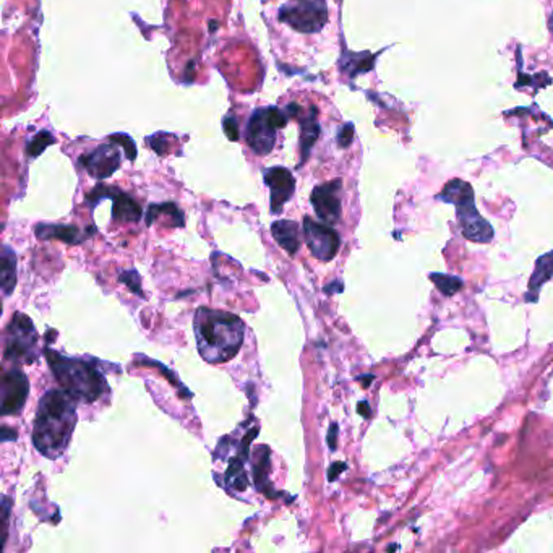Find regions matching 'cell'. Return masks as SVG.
Instances as JSON below:
<instances>
[{"mask_svg": "<svg viewBox=\"0 0 553 553\" xmlns=\"http://www.w3.org/2000/svg\"><path fill=\"white\" fill-rule=\"evenodd\" d=\"M375 59H377V56H370L368 52L362 54L347 52L341 59V70L346 71V73L352 78L355 77V75L364 73V71L372 70Z\"/></svg>", "mask_w": 553, "mask_h": 553, "instance_id": "19", "label": "cell"}, {"mask_svg": "<svg viewBox=\"0 0 553 553\" xmlns=\"http://www.w3.org/2000/svg\"><path fill=\"white\" fill-rule=\"evenodd\" d=\"M550 26H552V31H553V16H552V21H550Z\"/></svg>", "mask_w": 553, "mask_h": 553, "instance_id": "34", "label": "cell"}, {"mask_svg": "<svg viewBox=\"0 0 553 553\" xmlns=\"http://www.w3.org/2000/svg\"><path fill=\"white\" fill-rule=\"evenodd\" d=\"M265 184L270 187L271 213L279 214L296 190V178L285 167H270L265 172Z\"/></svg>", "mask_w": 553, "mask_h": 553, "instance_id": "13", "label": "cell"}, {"mask_svg": "<svg viewBox=\"0 0 553 553\" xmlns=\"http://www.w3.org/2000/svg\"><path fill=\"white\" fill-rule=\"evenodd\" d=\"M341 189L342 182L336 178V180L315 187L311 191L310 202L314 204L316 216L325 224L333 226L341 220Z\"/></svg>", "mask_w": 553, "mask_h": 553, "instance_id": "9", "label": "cell"}, {"mask_svg": "<svg viewBox=\"0 0 553 553\" xmlns=\"http://www.w3.org/2000/svg\"><path fill=\"white\" fill-rule=\"evenodd\" d=\"M336 289H338V291H341V289H342V285L339 284V283H334L333 285H327V287H325V291H327V292H331V291H336Z\"/></svg>", "mask_w": 553, "mask_h": 553, "instance_id": "33", "label": "cell"}, {"mask_svg": "<svg viewBox=\"0 0 553 553\" xmlns=\"http://www.w3.org/2000/svg\"><path fill=\"white\" fill-rule=\"evenodd\" d=\"M52 143H56V138H54L49 132L43 130L28 143V146H26V153H28L31 158H36V156L43 154L44 150H46L47 146H51Z\"/></svg>", "mask_w": 553, "mask_h": 553, "instance_id": "24", "label": "cell"}, {"mask_svg": "<svg viewBox=\"0 0 553 553\" xmlns=\"http://www.w3.org/2000/svg\"><path fill=\"white\" fill-rule=\"evenodd\" d=\"M222 127H224V132L227 138H229L231 141H237L240 135H239V125H237V119L232 117V115H227L224 119V123H222Z\"/></svg>", "mask_w": 553, "mask_h": 553, "instance_id": "27", "label": "cell"}, {"mask_svg": "<svg viewBox=\"0 0 553 553\" xmlns=\"http://www.w3.org/2000/svg\"><path fill=\"white\" fill-rule=\"evenodd\" d=\"M553 276V250L552 252L545 253L535 261V270L532 276H530L529 281V291L528 296H526V301L528 302H535L537 301V294L542 289V285L550 281Z\"/></svg>", "mask_w": 553, "mask_h": 553, "instance_id": "16", "label": "cell"}, {"mask_svg": "<svg viewBox=\"0 0 553 553\" xmlns=\"http://www.w3.org/2000/svg\"><path fill=\"white\" fill-rule=\"evenodd\" d=\"M357 409H359V414L362 417H370V408H368L367 401H362V403H359V405H357Z\"/></svg>", "mask_w": 553, "mask_h": 553, "instance_id": "32", "label": "cell"}, {"mask_svg": "<svg viewBox=\"0 0 553 553\" xmlns=\"http://www.w3.org/2000/svg\"><path fill=\"white\" fill-rule=\"evenodd\" d=\"M167 214V216H171L174 222H176V227H184L185 221H184V213L178 209L176 204L174 203H163V204H151L148 208V211H146V224L151 226L154 222L156 217L159 216V214Z\"/></svg>", "mask_w": 553, "mask_h": 553, "instance_id": "22", "label": "cell"}, {"mask_svg": "<svg viewBox=\"0 0 553 553\" xmlns=\"http://www.w3.org/2000/svg\"><path fill=\"white\" fill-rule=\"evenodd\" d=\"M346 469H347L346 462H333L331 467H329V471H328V479L331 482L336 480L339 477V474H341V472L346 471Z\"/></svg>", "mask_w": 553, "mask_h": 553, "instance_id": "29", "label": "cell"}, {"mask_svg": "<svg viewBox=\"0 0 553 553\" xmlns=\"http://www.w3.org/2000/svg\"><path fill=\"white\" fill-rule=\"evenodd\" d=\"M80 164L86 169L89 176L97 178V180H104L120 167L119 145L109 140V143L99 145L91 153L83 154L80 158Z\"/></svg>", "mask_w": 553, "mask_h": 553, "instance_id": "11", "label": "cell"}, {"mask_svg": "<svg viewBox=\"0 0 553 553\" xmlns=\"http://www.w3.org/2000/svg\"><path fill=\"white\" fill-rule=\"evenodd\" d=\"M287 123V114L278 107L257 109L247 123V143L257 154L271 153L276 143V132Z\"/></svg>", "mask_w": 553, "mask_h": 553, "instance_id": "7", "label": "cell"}, {"mask_svg": "<svg viewBox=\"0 0 553 553\" xmlns=\"http://www.w3.org/2000/svg\"><path fill=\"white\" fill-rule=\"evenodd\" d=\"M244 461L245 459L240 456L232 459L226 471V484L229 485V489L237 490V492H244L248 487V479L247 474H245Z\"/></svg>", "mask_w": 553, "mask_h": 553, "instance_id": "21", "label": "cell"}, {"mask_svg": "<svg viewBox=\"0 0 553 553\" xmlns=\"http://www.w3.org/2000/svg\"><path fill=\"white\" fill-rule=\"evenodd\" d=\"M315 115H316V109L314 107V113H311L310 117L301 119V125H302L301 148H302L303 161L309 158L311 146L315 145V141L318 140V137H320V123L316 122Z\"/></svg>", "mask_w": 553, "mask_h": 553, "instance_id": "20", "label": "cell"}, {"mask_svg": "<svg viewBox=\"0 0 553 553\" xmlns=\"http://www.w3.org/2000/svg\"><path fill=\"white\" fill-rule=\"evenodd\" d=\"M78 399L69 391L52 390L38 404L33 427V445L44 458L59 459L67 451L77 425Z\"/></svg>", "mask_w": 553, "mask_h": 553, "instance_id": "1", "label": "cell"}, {"mask_svg": "<svg viewBox=\"0 0 553 553\" xmlns=\"http://www.w3.org/2000/svg\"><path fill=\"white\" fill-rule=\"evenodd\" d=\"M43 352L57 383L78 401L95 403L109 391L104 375L95 367L91 360L62 355L49 346L44 347Z\"/></svg>", "mask_w": 553, "mask_h": 553, "instance_id": "3", "label": "cell"}, {"mask_svg": "<svg viewBox=\"0 0 553 553\" xmlns=\"http://www.w3.org/2000/svg\"><path fill=\"white\" fill-rule=\"evenodd\" d=\"M119 281L122 284L127 285V287L130 289V291L138 294V296H143V294H141V285H140V274H138L135 270L125 271V273L120 274Z\"/></svg>", "mask_w": 553, "mask_h": 553, "instance_id": "26", "label": "cell"}, {"mask_svg": "<svg viewBox=\"0 0 553 553\" xmlns=\"http://www.w3.org/2000/svg\"><path fill=\"white\" fill-rule=\"evenodd\" d=\"M338 425L336 423H331V427H329V430H328V445H329V448H331V451H334V449H336V436H338Z\"/></svg>", "mask_w": 553, "mask_h": 553, "instance_id": "30", "label": "cell"}, {"mask_svg": "<svg viewBox=\"0 0 553 553\" xmlns=\"http://www.w3.org/2000/svg\"><path fill=\"white\" fill-rule=\"evenodd\" d=\"M0 284H2L3 296H12L13 289L16 285V255L15 252L3 245L2 261H0Z\"/></svg>", "mask_w": 553, "mask_h": 553, "instance_id": "18", "label": "cell"}, {"mask_svg": "<svg viewBox=\"0 0 553 553\" xmlns=\"http://www.w3.org/2000/svg\"><path fill=\"white\" fill-rule=\"evenodd\" d=\"M430 279L434 281V284L438 287L440 292H443L445 296H454L459 289H462V279L456 278V276H449V274H441V273H434L430 274Z\"/></svg>", "mask_w": 553, "mask_h": 553, "instance_id": "23", "label": "cell"}, {"mask_svg": "<svg viewBox=\"0 0 553 553\" xmlns=\"http://www.w3.org/2000/svg\"><path fill=\"white\" fill-rule=\"evenodd\" d=\"M436 198L445 203H451L456 208L462 235L477 244H487L493 239V229L489 221L480 216L475 208V196L472 187L461 178H453L443 187Z\"/></svg>", "mask_w": 553, "mask_h": 553, "instance_id": "4", "label": "cell"}, {"mask_svg": "<svg viewBox=\"0 0 553 553\" xmlns=\"http://www.w3.org/2000/svg\"><path fill=\"white\" fill-rule=\"evenodd\" d=\"M101 198L113 200V217L119 222H138L141 220L143 213L140 204H138L132 196H128L119 189L113 187L97 185L95 190L88 196L93 204H96Z\"/></svg>", "mask_w": 553, "mask_h": 553, "instance_id": "12", "label": "cell"}, {"mask_svg": "<svg viewBox=\"0 0 553 553\" xmlns=\"http://www.w3.org/2000/svg\"><path fill=\"white\" fill-rule=\"evenodd\" d=\"M193 329L200 355L209 364L234 359L244 344L242 320L227 311L200 307L193 318Z\"/></svg>", "mask_w": 553, "mask_h": 553, "instance_id": "2", "label": "cell"}, {"mask_svg": "<svg viewBox=\"0 0 553 553\" xmlns=\"http://www.w3.org/2000/svg\"><path fill=\"white\" fill-rule=\"evenodd\" d=\"M30 395L28 377L18 368H12L2 377V414L16 416L23 410Z\"/></svg>", "mask_w": 553, "mask_h": 553, "instance_id": "10", "label": "cell"}, {"mask_svg": "<svg viewBox=\"0 0 553 553\" xmlns=\"http://www.w3.org/2000/svg\"><path fill=\"white\" fill-rule=\"evenodd\" d=\"M0 436H2V441L16 440V432L10 430V428H8V427H2V432H0Z\"/></svg>", "mask_w": 553, "mask_h": 553, "instance_id": "31", "label": "cell"}, {"mask_svg": "<svg viewBox=\"0 0 553 553\" xmlns=\"http://www.w3.org/2000/svg\"><path fill=\"white\" fill-rule=\"evenodd\" d=\"M271 234H273L281 248H284L289 255H296L298 247H301L297 222L287 220L276 221L271 226Z\"/></svg>", "mask_w": 553, "mask_h": 553, "instance_id": "15", "label": "cell"}, {"mask_svg": "<svg viewBox=\"0 0 553 553\" xmlns=\"http://www.w3.org/2000/svg\"><path fill=\"white\" fill-rule=\"evenodd\" d=\"M278 18L298 33H318L328 23L327 0H289L279 8Z\"/></svg>", "mask_w": 553, "mask_h": 553, "instance_id": "6", "label": "cell"}, {"mask_svg": "<svg viewBox=\"0 0 553 553\" xmlns=\"http://www.w3.org/2000/svg\"><path fill=\"white\" fill-rule=\"evenodd\" d=\"M38 342L39 336L36 333L33 321L28 315L18 311L8 323L3 359L7 362L20 365L34 364L39 355Z\"/></svg>", "mask_w": 553, "mask_h": 553, "instance_id": "5", "label": "cell"}, {"mask_svg": "<svg viewBox=\"0 0 553 553\" xmlns=\"http://www.w3.org/2000/svg\"><path fill=\"white\" fill-rule=\"evenodd\" d=\"M270 467V449H268V446H261V448H258L255 462H253V479H255L258 492H263L268 498H276L278 493H274L273 485L268 480Z\"/></svg>", "mask_w": 553, "mask_h": 553, "instance_id": "17", "label": "cell"}, {"mask_svg": "<svg viewBox=\"0 0 553 553\" xmlns=\"http://www.w3.org/2000/svg\"><path fill=\"white\" fill-rule=\"evenodd\" d=\"M354 140V123H346L338 133V143L341 148H347Z\"/></svg>", "mask_w": 553, "mask_h": 553, "instance_id": "28", "label": "cell"}, {"mask_svg": "<svg viewBox=\"0 0 553 553\" xmlns=\"http://www.w3.org/2000/svg\"><path fill=\"white\" fill-rule=\"evenodd\" d=\"M109 140L114 141L115 145H119L120 148H123L125 154H127L128 159L130 161L137 159V146H135V141H133L130 137L123 135V133H117V135L110 137Z\"/></svg>", "mask_w": 553, "mask_h": 553, "instance_id": "25", "label": "cell"}, {"mask_svg": "<svg viewBox=\"0 0 553 553\" xmlns=\"http://www.w3.org/2000/svg\"><path fill=\"white\" fill-rule=\"evenodd\" d=\"M303 237L311 255L321 261H331L341 247L336 231L328 224L315 222L309 216L303 217Z\"/></svg>", "mask_w": 553, "mask_h": 553, "instance_id": "8", "label": "cell"}, {"mask_svg": "<svg viewBox=\"0 0 553 553\" xmlns=\"http://www.w3.org/2000/svg\"><path fill=\"white\" fill-rule=\"evenodd\" d=\"M36 237L49 240L57 239L60 242L75 245L82 244L84 240L91 237L95 234V227H86V229H80L75 226H64V224H39L36 226Z\"/></svg>", "mask_w": 553, "mask_h": 553, "instance_id": "14", "label": "cell"}]
</instances>
